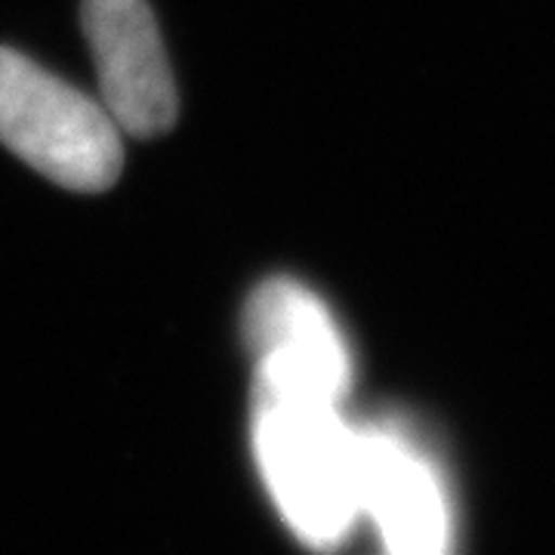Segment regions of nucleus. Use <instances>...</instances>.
Listing matches in <instances>:
<instances>
[{
  "label": "nucleus",
  "instance_id": "2",
  "mask_svg": "<svg viewBox=\"0 0 555 555\" xmlns=\"http://www.w3.org/2000/svg\"><path fill=\"white\" fill-rule=\"evenodd\" d=\"M0 142L72 192H105L124 167L105 105L16 50H0Z\"/></svg>",
  "mask_w": 555,
  "mask_h": 555
},
{
  "label": "nucleus",
  "instance_id": "4",
  "mask_svg": "<svg viewBox=\"0 0 555 555\" xmlns=\"http://www.w3.org/2000/svg\"><path fill=\"white\" fill-rule=\"evenodd\" d=\"M244 339L257 364L254 389L346 404L356 356L334 312L291 278L259 284L244 309Z\"/></svg>",
  "mask_w": 555,
  "mask_h": 555
},
{
  "label": "nucleus",
  "instance_id": "5",
  "mask_svg": "<svg viewBox=\"0 0 555 555\" xmlns=\"http://www.w3.org/2000/svg\"><path fill=\"white\" fill-rule=\"evenodd\" d=\"M105 112L130 137H160L179 112L177 80L145 0H83Z\"/></svg>",
  "mask_w": 555,
  "mask_h": 555
},
{
  "label": "nucleus",
  "instance_id": "3",
  "mask_svg": "<svg viewBox=\"0 0 555 555\" xmlns=\"http://www.w3.org/2000/svg\"><path fill=\"white\" fill-rule=\"evenodd\" d=\"M358 506L383 555H460L448 466L404 416L358 420Z\"/></svg>",
  "mask_w": 555,
  "mask_h": 555
},
{
  "label": "nucleus",
  "instance_id": "1",
  "mask_svg": "<svg viewBox=\"0 0 555 555\" xmlns=\"http://www.w3.org/2000/svg\"><path fill=\"white\" fill-rule=\"evenodd\" d=\"M259 481L302 550L331 555L361 531L358 420L346 404L254 389Z\"/></svg>",
  "mask_w": 555,
  "mask_h": 555
}]
</instances>
